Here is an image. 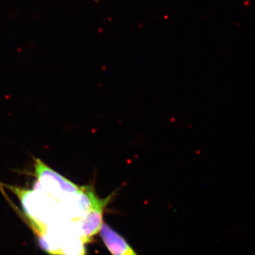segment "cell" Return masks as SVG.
<instances>
[{"label": "cell", "mask_w": 255, "mask_h": 255, "mask_svg": "<svg viewBox=\"0 0 255 255\" xmlns=\"http://www.w3.org/2000/svg\"><path fill=\"white\" fill-rule=\"evenodd\" d=\"M32 189L7 185L17 196L23 214L50 255H85V228L92 213L105 209L114 194L102 199L91 185L80 186L35 159Z\"/></svg>", "instance_id": "6da1fadb"}, {"label": "cell", "mask_w": 255, "mask_h": 255, "mask_svg": "<svg viewBox=\"0 0 255 255\" xmlns=\"http://www.w3.org/2000/svg\"><path fill=\"white\" fill-rule=\"evenodd\" d=\"M100 233L105 246L112 255H137L126 240L106 223L102 225Z\"/></svg>", "instance_id": "7a4b0ae2"}, {"label": "cell", "mask_w": 255, "mask_h": 255, "mask_svg": "<svg viewBox=\"0 0 255 255\" xmlns=\"http://www.w3.org/2000/svg\"><path fill=\"white\" fill-rule=\"evenodd\" d=\"M95 1H97V0H95Z\"/></svg>", "instance_id": "3957f363"}]
</instances>
